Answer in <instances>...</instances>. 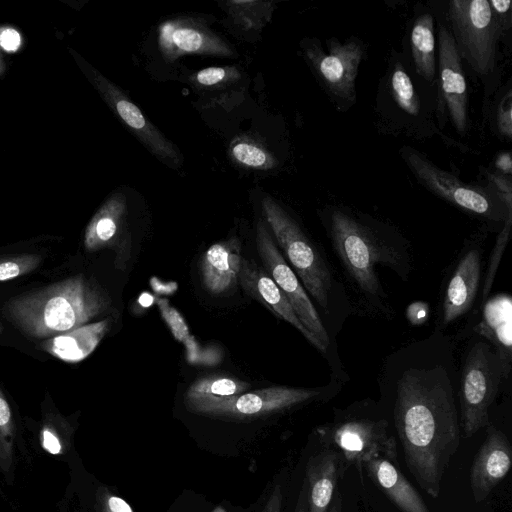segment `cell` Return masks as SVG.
<instances>
[{
    "instance_id": "1",
    "label": "cell",
    "mask_w": 512,
    "mask_h": 512,
    "mask_svg": "<svg viewBox=\"0 0 512 512\" xmlns=\"http://www.w3.org/2000/svg\"><path fill=\"white\" fill-rule=\"evenodd\" d=\"M401 356L393 376L395 429L406 466L418 485L437 498L445 471L460 444L450 353L432 347ZM416 349V351H417Z\"/></svg>"
},
{
    "instance_id": "2",
    "label": "cell",
    "mask_w": 512,
    "mask_h": 512,
    "mask_svg": "<svg viewBox=\"0 0 512 512\" xmlns=\"http://www.w3.org/2000/svg\"><path fill=\"white\" fill-rule=\"evenodd\" d=\"M110 303L92 279L79 274L9 299L3 313L23 334L48 339L87 324Z\"/></svg>"
},
{
    "instance_id": "3",
    "label": "cell",
    "mask_w": 512,
    "mask_h": 512,
    "mask_svg": "<svg viewBox=\"0 0 512 512\" xmlns=\"http://www.w3.org/2000/svg\"><path fill=\"white\" fill-rule=\"evenodd\" d=\"M437 86L413 70L403 51L391 49L375 94L373 120L384 135L427 140L435 136L453 144L438 127Z\"/></svg>"
},
{
    "instance_id": "4",
    "label": "cell",
    "mask_w": 512,
    "mask_h": 512,
    "mask_svg": "<svg viewBox=\"0 0 512 512\" xmlns=\"http://www.w3.org/2000/svg\"><path fill=\"white\" fill-rule=\"evenodd\" d=\"M321 218L338 256L358 287L367 295L377 296L381 289L376 264L400 272L401 255L378 237L367 216L348 207L327 206Z\"/></svg>"
},
{
    "instance_id": "5",
    "label": "cell",
    "mask_w": 512,
    "mask_h": 512,
    "mask_svg": "<svg viewBox=\"0 0 512 512\" xmlns=\"http://www.w3.org/2000/svg\"><path fill=\"white\" fill-rule=\"evenodd\" d=\"M458 54L491 97L499 88V43L504 39L488 0H451L441 8Z\"/></svg>"
},
{
    "instance_id": "6",
    "label": "cell",
    "mask_w": 512,
    "mask_h": 512,
    "mask_svg": "<svg viewBox=\"0 0 512 512\" xmlns=\"http://www.w3.org/2000/svg\"><path fill=\"white\" fill-rule=\"evenodd\" d=\"M303 57L333 107L348 112L356 103V79L366 58L367 45L357 37H329L325 47L315 37L301 42Z\"/></svg>"
},
{
    "instance_id": "7",
    "label": "cell",
    "mask_w": 512,
    "mask_h": 512,
    "mask_svg": "<svg viewBox=\"0 0 512 512\" xmlns=\"http://www.w3.org/2000/svg\"><path fill=\"white\" fill-rule=\"evenodd\" d=\"M262 209L265 222L282 255H285L302 285L327 312L332 277L326 261L296 220L272 197L262 199Z\"/></svg>"
},
{
    "instance_id": "8",
    "label": "cell",
    "mask_w": 512,
    "mask_h": 512,
    "mask_svg": "<svg viewBox=\"0 0 512 512\" xmlns=\"http://www.w3.org/2000/svg\"><path fill=\"white\" fill-rule=\"evenodd\" d=\"M399 154L418 182L439 198L488 220L504 222L512 217V206L505 205L489 183L463 182L408 145L402 146Z\"/></svg>"
},
{
    "instance_id": "9",
    "label": "cell",
    "mask_w": 512,
    "mask_h": 512,
    "mask_svg": "<svg viewBox=\"0 0 512 512\" xmlns=\"http://www.w3.org/2000/svg\"><path fill=\"white\" fill-rule=\"evenodd\" d=\"M504 377L496 349L488 342L476 341L468 350L460 383V426L471 437L489 424V408Z\"/></svg>"
},
{
    "instance_id": "10",
    "label": "cell",
    "mask_w": 512,
    "mask_h": 512,
    "mask_svg": "<svg viewBox=\"0 0 512 512\" xmlns=\"http://www.w3.org/2000/svg\"><path fill=\"white\" fill-rule=\"evenodd\" d=\"M431 9L436 22L437 124L442 131L446 124L450 123L460 137H465L469 131V111L463 62L442 9Z\"/></svg>"
},
{
    "instance_id": "11",
    "label": "cell",
    "mask_w": 512,
    "mask_h": 512,
    "mask_svg": "<svg viewBox=\"0 0 512 512\" xmlns=\"http://www.w3.org/2000/svg\"><path fill=\"white\" fill-rule=\"evenodd\" d=\"M314 389L271 386L223 398L184 401L186 408L199 415L222 420H253L267 417L310 402L320 396Z\"/></svg>"
},
{
    "instance_id": "12",
    "label": "cell",
    "mask_w": 512,
    "mask_h": 512,
    "mask_svg": "<svg viewBox=\"0 0 512 512\" xmlns=\"http://www.w3.org/2000/svg\"><path fill=\"white\" fill-rule=\"evenodd\" d=\"M256 246L266 272L284 293L302 325L327 349L329 337L320 316L263 219H259L256 227Z\"/></svg>"
},
{
    "instance_id": "13",
    "label": "cell",
    "mask_w": 512,
    "mask_h": 512,
    "mask_svg": "<svg viewBox=\"0 0 512 512\" xmlns=\"http://www.w3.org/2000/svg\"><path fill=\"white\" fill-rule=\"evenodd\" d=\"M387 428L386 420L353 419L320 429L319 433L346 462L361 467L364 460L374 455H383L397 462L396 441Z\"/></svg>"
},
{
    "instance_id": "14",
    "label": "cell",
    "mask_w": 512,
    "mask_h": 512,
    "mask_svg": "<svg viewBox=\"0 0 512 512\" xmlns=\"http://www.w3.org/2000/svg\"><path fill=\"white\" fill-rule=\"evenodd\" d=\"M158 46L168 61L187 54L216 57L234 55L227 42L192 18H176L163 22L158 29Z\"/></svg>"
},
{
    "instance_id": "15",
    "label": "cell",
    "mask_w": 512,
    "mask_h": 512,
    "mask_svg": "<svg viewBox=\"0 0 512 512\" xmlns=\"http://www.w3.org/2000/svg\"><path fill=\"white\" fill-rule=\"evenodd\" d=\"M512 466V448L504 432L489 425L486 438L470 469V487L476 503L485 500L507 476Z\"/></svg>"
},
{
    "instance_id": "16",
    "label": "cell",
    "mask_w": 512,
    "mask_h": 512,
    "mask_svg": "<svg viewBox=\"0 0 512 512\" xmlns=\"http://www.w3.org/2000/svg\"><path fill=\"white\" fill-rule=\"evenodd\" d=\"M239 285L247 295L263 304L276 317L296 328L318 350L326 351L322 344L302 325L290 302L265 269L252 260L243 259L239 273Z\"/></svg>"
},
{
    "instance_id": "17",
    "label": "cell",
    "mask_w": 512,
    "mask_h": 512,
    "mask_svg": "<svg viewBox=\"0 0 512 512\" xmlns=\"http://www.w3.org/2000/svg\"><path fill=\"white\" fill-rule=\"evenodd\" d=\"M403 48L415 73L437 86V42L435 16L430 7L419 3L407 25Z\"/></svg>"
},
{
    "instance_id": "18",
    "label": "cell",
    "mask_w": 512,
    "mask_h": 512,
    "mask_svg": "<svg viewBox=\"0 0 512 512\" xmlns=\"http://www.w3.org/2000/svg\"><path fill=\"white\" fill-rule=\"evenodd\" d=\"M127 205L122 194L112 196L95 214L88 225L84 246L89 252L98 251L107 247H115L118 252L120 266L126 265L129 259L130 240H126Z\"/></svg>"
},
{
    "instance_id": "19",
    "label": "cell",
    "mask_w": 512,
    "mask_h": 512,
    "mask_svg": "<svg viewBox=\"0 0 512 512\" xmlns=\"http://www.w3.org/2000/svg\"><path fill=\"white\" fill-rule=\"evenodd\" d=\"M106 91L119 118L150 152L169 165H181L182 156L175 146L143 115L129 97L112 84L106 85Z\"/></svg>"
},
{
    "instance_id": "20",
    "label": "cell",
    "mask_w": 512,
    "mask_h": 512,
    "mask_svg": "<svg viewBox=\"0 0 512 512\" xmlns=\"http://www.w3.org/2000/svg\"><path fill=\"white\" fill-rule=\"evenodd\" d=\"M373 483L401 512H430L416 488L397 466L383 455H374L361 464Z\"/></svg>"
},
{
    "instance_id": "21",
    "label": "cell",
    "mask_w": 512,
    "mask_h": 512,
    "mask_svg": "<svg viewBox=\"0 0 512 512\" xmlns=\"http://www.w3.org/2000/svg\"><path fill=\"white\" fill-rule=\"evenodd\" d=\"M344 462L341 453L329 446L310 456L305 470L308 512H328Z\"/></svg>"
},
{
    "instance_id": "22",
    "label": "cell",
    "mask_w": 512,
    "mask_h": 512,
    "mask_svg": "<svg viewBox=\"0 0 512 512\" xmlns=\"http://www.w3.org/2000/svg\"><path fill=\"white\" fill-rule=\"evenodd\" d=\"M243 258L238 238L212 244L201 260L202 283L213 295L224 294L239 284Z\"/></svg>"
},
{
    "instance_id": "23",
    "label": "cell",
    "mask_w": 512,
    "mask_h": 512,
    "mask_svg": "<svg viewBox=\"0 0 512 512\" xmlns=\"http://www.w3.org/2000/svg\"><path fill=\"white\" fill-rule=\"evenodd\" d=\"M481 253L468 251L458 263L445 292L443 321L449 324L465 314L472 306L479 287Z\"/></svg>"
},
{
    "instance_id": "24",
    "label": "cell",
    "mask_w": 512,
    "mask_h": 512,
    "mask_svg": "<svg viewBox=\"0 0 512 512\" xmlns=\"http://www.w3.org/2000/svg\"><path fill=\"white\" fill-rule=\"evenodd\" d=\"M497 351L504 377L511 370L512 359V301L500 294L486 302L482 321L475 328Z\"/></svg>"
},
{
    "instance_id": "25",
    "label": "cell",
    "mask_w": 512,
    "mask_h": 512,
    "mask_svg": "<svg viewBox=\"0 0 512 512\" xmlns=\"http://www.w3.org/2000/svg\"><path fill=\"white\" fill-rule=\"evenodd\" d=\"M108 329V319L85 324L44 340L39 348L65 362H79L96 349Z\"/></svg>"
},
{
    "instance_id": "26",
    "label": "cell",
    "mask_w": 512,
    "mask_h": 512,
    "mask_svg": "<svg viewBox=\"0 0 512 512\" xmlns=\"http://www.w3.org/2000/svg\"><path fill=\"white\" fill-rule=\"evenodd\" d=\"M251 384L238 378L213 375L195 380L184 395V401L223 398L245 393Z\"/></svg>"
},
{
    "instance_id": "27",
    "label": "cell",
    "mask_w": 512,
    "mask_h": 512,
    "mask_svg": "<svg viewBox=\"0 0 512 512\" xmlns=\"http://www.w3.org/2000/svg\"><path fill=\"white\" fill-rule=\"evenodd\" d=\"M490 116L495 134L502 140L510 141L512 138V86L510 80L496 90Z\"/></svg>"
},
{
    "instance_id": "28",
    "label": "cell",
    "mask_w": 512,
    "mask_h": 512,
    "mask_svg": "<svg viewBox=\"0 0 512 512\" xmlns=\"http://www.w3.org/2000/svg\"><path fill=\"white\" fill-rule=\"evenodd\" d=\"M230 154L236 162L248 168L267 170L277 165L275 157L270 152L249 141L234 143Z\"/></svg>"
},
{
    "instance_id": "29",
    "label": "cell",
    "mask_w": 512,
    "mask_h": 512,
    "mask_svg": "<svg viewBox=\"0 0 512 512\" xmlns=\"http://www.w3.org/2000/svg\"><path fill=\"white\" fill-rule=\"evenodd\" d=\"M14 422L9 403L0 387V468L8 473L13 463Z\"/></svg>"
},
{
    "instance_id": "30",
    "label": "cell",
    "mask_w": 512,
    "mask_h": 512,
    "mask_svg": "<svg viewBox=\"0 0 512 512\" xmlns=\"http://www.w3.org/2000/svg\"><path fill=\"white\" fill-rule=\"evenodd\" d=\"M42 258L37 254H22L0 259V282L14 279L35 270Z\"/></svg>"
},
{
    "instance_id": "31",
    "label": "cell",
    "mask_w": 512,
    "mask_h": 512,
    "mask_svg": "<svg viewBox=\"0 0 512 512\" xmlns=\"http://www.w3.org/2000/svg\"><path fill=\"white\" fill-rule=\"evenodd\" d=\"M511 225H512V217L507 218L504 221L503 229L501 230V232L498 236V239L496 241V245L493 249L491 259H490V264H489L487 275H486L485 282H484V287H483V299L484 300L486 299V296L489 293L491 286L493 284V280L495 277L497 267L501 260L504 249L506 247L507 241L509 239Z\"/></svg>"
},
{
    "instance_id": "32",
    "label": "cell",
    "mask_w": 512,
    "mask_h": 512,
    "mask_svg": "<svg viewBox=\"0 0 512 512\" xmlns=\"http://www.w3.org/2000/svg\"><path fill=\"white\" fill-rule=\"evenodd\" d=\"M239 77L240 73L235 67H209L198 71L194 75V80L199 85L211 87L235 81Z\"/></svg>"
},
{
    "instance_id": "33",
    "label": "cell",
    "mask_w": 512,
    "mask_h": 512,
    "mask_svg": "<svg viewBox=\"0 0 512 512\" xmlns=\"http://www.w3.org/2000/svg\"><path fill=\"white\" fill-rule=\"evenodd\" d=\"M158 306L174 336L180 340H186L189 336L188 327L181 315L166 300L160 299Z\"/></svg>"
},
{
    "instance_id": "34",
    "label": "cell",
    "mask_w": 512,
    "mask_h": 512,
    "mask_svg": "<svg viewBox=\"0 0 512 512\" xmlns=\"http://www.w3.org/2000/svg\"><path fill=\"white\" fill-rule=\"evenodd\" d=\"M97 504L99 512H134L128 502L105 487L97 493Z\"/></svg>"
},
{
    "instance_id": "35",
    "label": "cell",
    "mask_w": 512,
    "mask_h": 512,
    "mask_svg": "<svg viewBox=\"0 0 512 512\" xmlns=\"http://www.w3.org/2000/svg\"><path fill=\"white\" fill-rule=\"evenodd\" d=\"M490 7L498 20L503 37L511 33L512 12L510 0H488Z\"/></svg>"
},
{
    "instance_id": "36",
    "label": "cell",
    "mask_w": 512,
    "mask_h": 512,
    "mask_svg": "<svg viewBox=\"0 0 512 512\" xmlns=\"http://www.w3.org/2000/svg\"><path fill=\"white\" fill-rule=\"evenodd\" d=\"M41 444L43 449L52 455H59L63 452L61 438L51 423H46L42 428Z\"/></svg>"
},
{
    "instance_id": "37",
    "label": "cell",
    "mask_w": 512,
    "mask_h": 512,
    "mask_svg": "<svg viewBox=\"0 0 512 512\" xmlns=\"http://www.w3.org/2000/svg\"><path fill=\"white\" fill-rule=\"evenodd\" d=\"M494 171L505 176H512V158L510 151L500 152L494 160Z\"/></svg>"
},
{
    "instance_id": "38",
    "label": "cell",
    "mask_w": 512,
    "mask_h": 512,
    "mask_svg": "<svg viewBox=\"0 0 512 512\" xmlns=\"http://www.w3.org/2000/svg\"><path fill=\"white\" fill-rule=\"evenodd\" d=\"M283 503V493L278 484L273 488L264 508L261 512H281Z\"/></svg>"
},
{
    "instance_id": "39",
    "label": "cell",
    "mask_w": 512,
    "mask_h": 512,
    "mask_svg": "<svg viewBox=\"0 0 512 512\" xmlns=\"http://www.w3.org/2000/svg\"><path fill=\"white\" fill-rule=\"evenodd\" d=\"M0 44L5 50H16L20 44V36L18 32L13 29L3 31L0 36Z\"/></svg>"
},
{
    "instance_id": "40",
    "label": "cell",
    "mask_w": 512,
    "mask_h": 512,
    "mask_svg": "<svg viewBox=\"0 0 512 512\" xmlns=\"http://www.w3.org/2000/svg\"><path fill=\"white\" fill-rule=\"evenodd\" d=\"M293 512H308V486L304 478Z\"/></svg>"
},
{
    "instance_id": "41",
    "label": "cell",
    "mask_w": 512,
    "mask_h": 512,
    "mask_svg": "<svg viewBox=\"0 0 512 512\" xmlns=\"http://www.w3.org/2000/svg\"><path fill=\"white\" fill-rule=\"evenodd\" d=\"M343 504L341 494L336 492L328 512H342Z\"/></svg>"
},
{
    "instance_id": "42",
    "label": "cell",
    "mask_w": 512,
    "mask_h": 512,
    "mask_svg": "<svg viewBox=\"0 0 512 512\" xmlns=\"http://www.w3.org/2000/svg\"><path fill=\"white\" fill-rule=\"evenodd\" d=\"M1 330H2V326H1V323H0V332H1Z\"/></svg>"
}]
</instances>
